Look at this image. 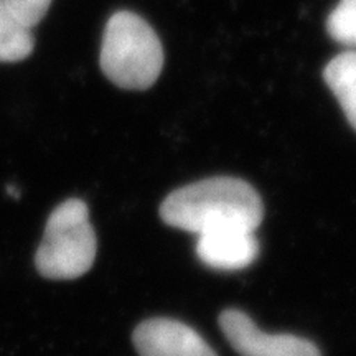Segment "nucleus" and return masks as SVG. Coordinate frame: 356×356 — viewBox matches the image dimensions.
<instances>
[{
	"mask_svg": "<svg viewBox=\"0 0 356 356\" xmlns=\"http://www.w3.org/2000/svg\"><path fill=\"white\" fill-rule=\"evenodd\" d=\"M35 38L32 29L22 24L0 0V63H17L32 55Z\"/></svg>",
	"mask_w": 356,
	"mask_h": 356,
	"instance_id": "6e6552de",
	"label": "nucleus"
},
{
	"mask_svg": "<svg viewBox=\"0 0 356 356\" xmlns=\"http://www.w3.org/2000/svg\"><path fill=\"white\" fill-rule=\"evenodd\" d=\"M323 79L356 131V50L341 53L325 66Z\"/></svg>",
	"mask_w": 356,
	"mask_h": 356,
	"instance_id": "0eeeda50",
	"label": "nucleus"
},
{
	"mask_svg": "<svg viewBox=\"0 0 356 356\" xmlns=\"http://www.w3.org/2000/svg\"><path fill=\"white\" fill-rule=\"evenodd\" d=\"M328 35L335 42L356 48V0H340L327 20Z\"/></svg>",
	"mask_w": 356,
	"mask_h": 356,
	"instance_id": "1a4fd4ad",
	"label": "nucleus"
},
{
	"mask_svg": "<svg viewBox=\"0 0 356 356\" xmlns=\"http://www.w3.org/2000/svg\"><path fill=\"white\" fill-rule=\"evenodd\" d=\"M197 256L216 270H241L259 256L254 231L239 226H222L198 234Z\"/></svg>",
	"mask_w": 356,
	"mask_h": 356,
	"instance_id": "423d86ee",
	"label": "nucleus"
},
{
	"mask_svg": "<svg viewBox=\"0 0 356 356\" xmlns=\"http://www.w3.org/2000/svg\"><path fill=\"white\" fill-rule=\"evenodd\" d=\"M160 216L172 228L195 234L222 226L254 231L264 218V204L248 181L215 177L172 191L160 207Z\"/></svg>",
	"mask_w": 356,
	"mask_h": 356,
	"instance_id": "f257e3e1",
	"label": "nucleus"
},
{
	"mask_svg": "<svg viewBox=\"0 0 356 356\" xmlns=\"http://www.w3.org/2000/svg\"><path fill=\"white\" fill-rule=\"evenodd\" d=\"M99 63L122 89H149L163 68V48L154 29L132 12H115L106 25Z\"/></svg>",
	"mask_w": 356,
	"mask_h": 356,
	"instance_id": "f03ea898",
	"label": "nucleus"
},
{
	"mask_svg": "<svg viewBox=\"0 0 356 356\" xmlns=\"http://www.w3.org/2000/svg\"><path fill=\"white\" fill-rule=\"evenodd\" d=\"M53 0H6L8 8L22 24L33 29L43 20Z\"/></svg>",
	"mask_w": 356,
	"mask_h": 356,
	"instance_id": "9d476101",
	"label": "nucleus"
},
{
	"mask_svg": "<svg viewBox=\"0 0 356 356\" xmlns=\"http://www.w3.org/2000/svg\"><path fill=\"white\" fill-rule=\"evenodd\" d=\"M96 249V233L86 203L70 198L48 216L35 266L44 279L73 280L91 269Z\"/></svg>",
	"mask_w": 356,
	"mask_h": 356,
	"instance_id": "7ed1b4c3",
	"label": "nucleus"
},
{
	"mask_svg": "<svg viewBox=\"0 0 356 356\" xmlns=\"http://www.w3.org/2000/svg\"><path fill=\"white\" fill-rule=\"evenodd\" d=\"M220 327L241 356H322L312 341L296 335H269L241 310H225Z\"/></svg>",
	"mask_w": 356,
	"mask_h": 356,
	"instance_id": "20e7f679",
	"label": "nucleus"
},
{
	"mask_svg": "<svg viewBox=\"0 0 356 356\" xmlns=\"http://www.w3.org/2000/svg\"><path fill=\"white\" fill-rule=\"evenodd\" d=\"M132 338L140 356H216L193 328L177 320H145Z\"/></svg>",
	"mask_w": 356,
	"mask_h": 356,
	"instance_id": "39448f33",
	"label": "nucleus"
}]
</instances>
